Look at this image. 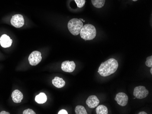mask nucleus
Listing matches in <instances>:
<instances>
[{
	"label": "nucleus",
	"instance_id": "7ed1b4c3",
	"mask_svg": "<svg viewBox=\"0 0 152 114\" xmlns=\"http://www.w3.org/2000/svg\"><path fill=\"white\" fill-rule=\"evenodd\" d=\"M83 27V22L80 19L74 18L69 21L67 25L68 30L74 36L80 34L81 29Z\"/></svg>",
	"mask_w": 152,
	"mask_h": 114
},
{
	"label": "nucleus",
	"instance_id": "4468645a",
	"mask_svg": "<svg viewBox=\"0 0 152 114\" xmlns=\"http://www.w3.org/2000/svg\"><path fill=\"white\" fill-rule=\"evenodd\" d=\"M91 1L94 6L97 8H102L105 3V0H91Z\"/></svg>",
	"mask_w": 152,
	"mask_h": 114
},
{
	"label": "nucleus",
	"instance_id": "f03ea898",
	"mask_svg": "<svg viewBox=\"0 0 152 114\" xmlns=\"http://www.w3.org/2000/svg\"><path fill=\"white\" fill-rule=\"evenodd\" d=\"M80 36L85 40H92L96 37L97 31L94 26L91 24H86L81 29Z\"/></svg>",
	"mask_w": 152,
	"mask_h": 114
},
{
	"label": "nucleus",
	"instance_id": "f3484780",
	"mask_svg": "<svg viewBox=\"0 0 152 114\" xmlns=\"http://www.w3.org/2000/svg\"><path fill=\"white\" fill-rule=\"evenodd\" d=\"M74 1L77 4V6L79 8H83L86 2L85 0H74Z\"/></svg>",
	"mask_w": 152,
	"mask_h": 114
},
{
	"label": "nucleus",
	"instance_id": "5701e85b",
	"mask_svg": "<svg viewBox=\"0 0 152 114\" xmlns=\"http://www.w3.org/2000/svg\"><path fill=\"white\" fill-rule=\"evenodd\" d=\"M150 73H151V74H152V67H151V69H150Z\"/></svg>",
	"mask_w": 152,
	"mask_h": 114
},
{
	"label": "nucleus",
	"instance_id": "20e7f679",
	"mask_svg": "<svg viewBox=\"0 0 152 114\" xmlns=\"http://www.w3.org/2000/svg\"><path fill=\"white\" fill-rule=\"evenodd\" d=\"M149 91L144 86H138L134 88L133 95L136 98L142 99L147 97L149 95Z\"/></svg>",
	"mask_w": 152,
	"mask_h": 114
},
{
	"label": "nucleus",
	"instance_id": "6e6552de",
	"mask_svg": "<svg viewBox=\"0 0 152 114\" xmlns=\"http://www.w3.org/2000/svg\"><path fill=\"white\" fill-rule=\"evenodd\" d=\"M76 65L74 61L68 60L63 61L62 64L61 69L66 72H72L75 69Z\"/></svg>",
	"mask_w": 152,
	"mask_h": 114
},
{
	"label": "nucleus",
	"instance_id": "ddd939ff",
	"mask_svg": "<svg viewBox=\"0 0 152 114\" xmlns=\"http://www.w3.org/2000/svg\"><path fill=\"white\" fill-rule=\"evenodd\" d=\"M47 96L44 93H40L35 97L36 102L39 104L45 103L47 100Z\"/></svg>",
	"mask_w": 152,
	"mask_h": 114
},
{
	"label": "nucleus",
	"instance_id": "2eb2a0df",
	"mask_svg": "<svg viewBox=\"0 0 152 114\" xmlns=\"http://www.w3.org/2000/svg\"><path fill=\"white\" fill-rule=\"evenodd\" d=\"M96 111L97 114H108V109L107 107L103 105L98 106L96 108Z\"/></svg>",
	"mask_w": 152,
	"mask_h": 114
},
{
	"label": "nucleus",
	"instance_id": "dca6fc26",
	"mask_svg": "<svg viewBox=\"0 0 152 114\" xmlns=\"http://www.w3.org/2000/svg\"><path fill=\"white\" fill-rule=\"evenodd\" d=\"M75 113L76 114H87L85 107L82 106H78L76 107Z\"/></svg>",
	"mask_w": 152,
	"mask_h": 114
},
{
	"label": "nucleus",
	"instance_id": "1a4fd4ad",
	"mask_svg": "<svg viewBox=\"0 0 152 114\" xmlns=\"http://www.w3.org/2000/svg\"><path fill=\"white\" fill-rule=\"evenodd\" d=\"M86 104L89 108H94L99 105V100L96 95H91L87 100Z\"/></svg>",
	"mask_w": 152,
	"mask_h": 114
},
{
	"label": "nucleus",
	"instance_id": "4be33fe9",
	"mask_svg": "<svg viewBox=\"0 0 152 114\" xmlns=\"http://www.w3.org/2000/svg\"><path fill=\"white\" fill-rule=\"evenodd\" d=\"M138 114H147V113L146 112H144V111H142V112H139L138 113Z\"/></svg>",
	"mask_w": 152,
	"mask_h": 114
},
{
	"label": "nucleus",
	"instance_id": "f257e3e1",
	"mask_svg": "<svg viewBox=\"0 0 152 114\" xmlns=\"http://www.w3.org/2000/svg\"><path fill=\"white\" fill-rule=\"evenodd\" d=\"M118 67V64L117 60L111 58L101 64L98 72L101 76L103 77L109 76L116 72Z\"/></svg>",
	"mask_w": 152,
	"mask_h": 114
},
{
	"label": "nucleus",
	"instance_id": "0eeeda50",
	"mask_svg": "<svg viewBox=\"0 0 152 114\" xmlns=\"http://www.w3.org/2000/svg\"><path fill=\"white\" fill-rule=\"evenodd\" d=\"M115 100L119 106H124L127 105L129 98L128 95H127L125 93L123 92H119L118 94H117Z\"/></svg>",
	"mask_w": 152,
	"mask_h": 114
},
{
	"label": "nucleus",
	"instance_id": "6ab92c4d",
	"mask_svg": "<svg viewBox=\"0 0 152 114\" xmlns=\"http://www.w3.org/2000/svg\"><path fill=\"white\" fill-rule=\"evenodd\" d=\"M23 114H35V112L32 109H28L25 110L23 113Z\"/></svg>",
	"mask_w": 152,
	"mask_h": 114
},
{
	"label": "nucleus",
	"instance_id": "9d476101",
	"mask_svg": "<svg viewBox=\"0 0 152 114\" xmlns=\"http://www.w3.org/2000/svg\"><path fill=\"white\" fill-rule=\"evenodd\" d=\"M12 40L8 35L4 34L0 37V44L3 48L9 47L12 45Z\"/></svg>",
	"mask_w": 152,
	"mask_h": 114
},
{
	"label": "nucleus",
	"instance_id": "412c9836",
	"mask_svg": "<svg viewBox=\"0 0 152 114\" xmlns=\"http://www.w3.org/2000/svg\"><path fill=\"white\" fill-rule=\"evenodd\" d=\"M10 113L9 112H7L5 111H2L1 112H0V114H9Z\"/></svg>",
	"mask_w": 152,
	"mask_h": 114
},
{
	"label": "nucleus",
	"instance_id": "423d86ee",
	"mask_svg": "<svg viewBox=\"0 0 152 114\" xmlns=\"http://www.w3.org/2000/svg\"><path fill=\"white\" fill-rule=\"evenodd\" d=\"M11 24L16 28H20L24 24L23 16L20 14H17L12 16L11 20Z\"/></svg>",
	"mask_w": 152,
	"mask_h": 114
},
{
	"label": "nucleus",
	"instance_id": "39448f33",
	"mask_svg": "<svg viewBox=\"0 0 152 114\" xmlns=\"http://www.w3.org/2000/svg\"><path fill=\"white\" fill-rule=\"evenodd\" d=\"M42 57L41 53L38 51H34L29 55L28 60L29 63L32 66H35L37 65L42 60Z\"/></svg>",
	"mask_w": 152,
	"mask_h": 114
},
{
	"label": "nucleus",
	"instance_id": "f8f14e48",
	"mask_svg": "<svg viewBox=\"0 0 152 114\" xmlns=\"http://www.w3.org/2000/svg\"><path fill=\"white\" fill-rule=\"evenodd\" d=\"M52 84L58 88H61L64 87L65 85V82L63 78H60V77H55L54 79L52 80Z\"/></svg>",
	"mask_w": 152,
	"mask_h": 114
},
{
	"label": "nucleus",
	"instance_id": "aec40b11",
	"mask_svg": "<svg viewBox=\"0 0 152 114\" xmlns=\"http://www.w3.org/2000/svg\"><path fill=\"white\" fill-rule=\"evenodd\" d=\"M68 114V113H67V111H66L65 110H61V111H59L58 113V114Z\"/></svg>",
	"mask_w": 152,
	"mask_h": 114
},
{
	"label": "nucleus",
	"instance_id": "9b49d317",
	"mask_svg": "<svg viewBox=\"0 0 152 114\" xmlns=\"http://www.w3.org/2000/svg\"><path fill=\"white\" fill-rule=\"evenodd\" d=\"M12 99L16 103L21 102L23 98V93L18 90L13 91L12 95Z\"/></svg>",
	"mask_w": 152,
	"mask_h": 114
},
{
	"label": "nucleus",
	"instance_id": "393cba45",
	"mask_svg": "<svg viewBox=\"0 0 152 114\" xmlns=\"http://www.w3.org/2000/svg\"><path fill=\"white\" fill-rule=\"evenodd\" d=\"M132 1H137L138 0H132Z\"/></svg>",
	"mask_w": 152,
	"mask_h": 114
},
{
	"label": "nucleus",
	"instance_id": "b1692460",
	"mask_svg": "<svg viewBox=\"0 0 152 114\" xmlns=\"http://www.w3.org/2000/svg\"><path fill=\"white\" fill-rule=\"evenodd\" d=\"M80 20H81L82 21H84V22H85V21L83 20V19H80Z\"/></svg>",
	"mask_w": 152,
	"mask_h": 114
},
{
	"label": "nucleus",
	"instance_id": "a211bd4d",
	"mask_svg": "<svg viewBox=\"0 0 152 114\" xmlns=\"http://www.w3.org/2000/svg\"><path fill=\"white\" fill-rule=\"evenodd\" d=\"M145 65L149 67H152V56H149L147 57V60L146 61Z\"/></svg>",
	"mask_w": 152,
	"mask_h": 114
}]
</instances>
